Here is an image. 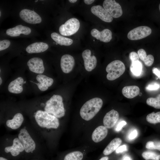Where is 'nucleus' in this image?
Wrapping results in <instances>:
<instances>
[{"mask_svg":"<svg viewBox=\"0 0 160 160\" xmlns=\"http://www.w3.org/2000/svg\"><path fill=\"white\" fill-rule=\"evenodd\" d=\"M103 105L102 99L98 97L91 99L85 103L81 107L80 114L86 121L92 119L99 111Z\"/></svg>","mask_w":160,"mask_h":160,"instance_id":"obj_1","label":"nucleus"},{"mask_svg":"<svg viewBox=\"0 0 160 160\" xmlns=\"http://www.w3.org/2000/svg\"><path fill=\"white\" fill-rule=\"evenodd\" d=\"M45 111L57 118L63 116L65 110L61 96L54 95L46 103L44 108Z\"/></svg>","mask_w":160,"mask_h":160,"instance_id":"obj_2","label":"nucleus"},{"mask_svg":"<svg viewBox=\"0 0 160 160\" xmlns=\"http://www.w3.org/2000/svg\"><path fill=\"white\" fill-rule=\"evenodd\" d=\"M35 118L38 125L42 128L57 129L59 125L57 118L45 111H37Z\"/></svg>","mask_w":160,"mask_h":160,"instance_id":"obj_3","label":"nucleus"},{"mask_svg":"<svg viewBox=\"0 0 160 160\" xmlns=\"http://www.w3.org/2000/svg\"><path fill=\"white\" fill-rule=\"evenodd\" d=\"M125 70V65L121 61L119 60L113 61L106 67V71L108 73L106 78L109 80H114L122 75Z\"/></svg>","mask_w":160,"mask_h":160,"instance_id":"obj_4","label":"nucleus"},{"mask_svg":"<svg viewBox=\"0 0 160 160\" xmlns=\"http://www.w3.org/2000/svg\"><path fill=\"white\" fill-rule=\"evenodd\" d=\"M80 26L79 21L76 18H72L66 21L64 24L59 28V31L61 34L68 36L76 33Z\"/></svg>","mask_w":160,"mask_h":160,"instance_id":"obj_5","label":"nucleus"},{"mask_svg":"<svg viewBox=\"0 0 160 160\" xmlns=\"http://www.w3.org/2000/svg\"><path fill=\"white\" fill-rule=\"evenodd\" d=\"M18 138L26 152H32L35 150V142L25 129H22L20 130Z\"/></svg>","mask_w":160,"mask_h":160,"instance_id":"obj_6","label":"nucleus"},{"mask_svg":"<svg viewBox=\"0 0 160 160\" xmlns=\"http://www.w3.org/2000/svg\"><path fill=\"white\" fill-rule=\"evenodd\" d=\"M151 29L149 27L140 26L130 31L127 34V37L130 40H138L148 36L151 33Z\"/></svg>","mask_w":160,"mask_h":160,"instance_id":"obj_7","label":"nucleus"},{"mask_svg":"<svg viewBox=\"0 0 160 160\" xmlns=\"http://www.w3.org/2000/svg\"><path fill=\"white\" fill-rule=\"evenodd\" d=\"M103 6L112 17L118 18L122 14L123 12L121 6L114 0H104L103 3Z\"/></svg>","mask_w":160,"mask_h":160,"instance_id":"obj_8","label":"nucleus"},{"mask_svg":"<svg viewBox=\"0 0 160 160\" xmlns=\"http://www.w3.org/2000/svg\"><path fill=\"white\" fill-rule=\"evenodd\" d=\"M20 18L24 21L29 23L36 24L41 21V17L36 12L27 9H24L20 12Z\"/></svg>","mask_w":160,"mask_h":160,"instance_id":"obj_9","label":"nucleus"},{"mask_svg":"<svg viewBox=\"0 0 160 160\" xmlns=\"http://www.w3.org/2000/svg\"><path fill=\"white\" fill-rule=\"evenodd\" d=\"M91 51L89 49L84 50L82 54L86 70L89 72L92 71L96 67L97 63L96 57L91 56Z\"/></svg>","mask_w":160,"mask_h":160,"instance_id":"obj_10","label":"nucleus"},{"mask_svg":"<svg viewBox=\"0 0 160 160\" xmlns=\"http://www.w3.org/2000/svg\"><path fill=\"white\" fill-rule=\"evenodd\" d=\"M92 13L102 21L107 23L111 22L112 16L104 8L100 5L94 6L91 8Z\"/></svg>","mask_w":160,"mask_h":160,"instance_id":"obj_11","label":"nucleus"},{"mask_svg":"<svg viewBox=\"0 0 160 160\" xmlns=\"http://www.w3.org/2000/svg\"><path fill=\"white\" fill-rule=\"evenodd\" d=\"M27 65L31 71L36 73L42 74L45 70L43 61L39 57L31 58L28 61Z\"/></svg>","mask_w":160,"mask_h":160,"instance_id":"obj_12","label":"nucleus"},{"mask_svg":"<svg viewBox=\"0 0 160 160\" xmlns=\"http://www.w3.org/2000/svg\"><path fill=\"white\" fill-rule=\"evenodd\" d=\"M74 58L71 55L65 54L63 55L60 60V67L63 72L65 73H70L75 65Z\"/></svg>","mask_w":160,"mask_h":160,"instance_id":"obj_13","label":"nucleus"},{"mask_svg":"<svg viewBox=\"0 0 160 160\" xmlns=\"http://www.w3.org/2000/svg\"><path fill=\"white\" fill-rule=\"evenodd\" d=\"M91 34L97 39L104 42H108L112 39V33L108 29H105L100 31L94 28L91 31Z\"/></svg>","mask_w":160,"mask_h":160,"instance_id":"obj_14","label":"nucleus"},{"mask_svg":"<svg viewBox=\"0 0 160 160\" xmlns=\"http://www.w3.org/2000/svg\"><path fill=\"white\" fill-rule=\"evenodd\" d=\"M119 113L116 111L112 109L107 113L103 119L104 126L106 128L113 127L117 122L119 118Z\"/></svg>","mask_w":160,"mask_h":160,"instance_id":"obj_15","label":"nucleus"},{"mask_svg":"<svg viewBox=\"0 0 160 160\" xmlns=\"http://www.w3.org/2000/svg\"><path fill=\"white\" fill-rule=\"evenodd\" d=\"M36 79L38 83H35L39 89L42 91L47 90L48 88L51 86L54 82L53 79L47 76L39 74L36 76Z\"/></svg>","mask_w":160,"mask_h":160,"instance_id":"obj_16","label":"nucleus"},{"mask_svg":"<svg viewBox=\"0 0 160 160\" xmlns=\"http://www.w3.org/2000/svg\"><path fill=\"white\" fill-rule=\"evenodd\" d=\"M24 83L23 78L18 77L9 83L8 87V90L10 92L12 93H20L23 90V85Z\"/></svg>","mask_w":160,"mask_h":160,"instance_id":"obj_17","label":"nucleus"},{"mask_svg":"<svg viewBox=\"0 0 160 160\" xmlns=\"http://www.w3.org/2000/svg\"><path fill=\"white\" fill-rule=\"evenodd\" d=\"M31 32V30L29 27L20 25L8 29L6 31V33L11 36L16 37L19 36L21 34L28 35Z\"/></svg>","mask_w":160,"mask_h":160,"instance_id":"obj_18","label":"nucleus"},{"mask_svg":"<svg viewBox=\"0 0 160 160\" xmlns=\"http://www.w3.org/2000/svg\"><path fill=\"white\" fill-rule=\"evenodd\" d=\"M24 150L23 147L18 138L14 139L12 145L7 147L4 148L6 153L10 152L12 155L14 156H17L20 152L23 151Z\"/></svg>","mask_w":160,"mask_h":160,"instance_id":"obj_19","label":"nucleus"},{"mask_svg":"<svg viewBox=\"0 0 160 160\" xmlns=\"http://www.w3.org/2000/svg\"><path fill=\"white\" fill-rule=\"evenodd\" d=\"M108 133L107 128L104 126H99L93 131L92 135V139L94 142L98 143L103 140Z\"/></svg>","mask_w":160,"mask_h":160,"instance_id":"obj_20","label":"nucleus"},{"mask_svg":"<svg viewBox=\"0 0 160 160\" xmlns=\"http://www.w3.org/2000/svg\"><path fill=\"white\" fill-rule=\"evenodd\" d=\"M48 47V45L46 43L36 42L27 46L26 51L29 53H39L45 51Z\"/></svg>","mask_w":160,"mask_h":160,"instance_id":"obj_21","label":"nucleus"},{"mask_svg":"<svg viewBox=\"0 0 160 160\" xmlns=\"http://www.w3.org/2000/svg\"><path fill=\"white\" fill-rule=\"evenodd\" d=\"M23 120L24 118L22 114L20 113H17L14 116L12 119L8 120L6 124L9 127L16 129L20 127Z\"/></svg>","mask_w":160,"mask_h":160,"instance_id":"obj_22","label":"nucleus"},{"mask_svg":"<svg viewBox=\"0 0 160 160\" xmlns=\"http://www.w3.org/2000/svg\"><path fill=\"white\" fill-rule=\"evenodd\" d=\"M123 95L127 98L131 99L138 95L140 93L139 87L136 86H129L124 87L122 89Z\"/></svg>","mask_w":160,"mask_h":160,"instance_id":"obj_23","label":"nucleus"},{"mask_svg":"<svg viewBox=\"0 0 160 160\" xmlns=\"http://www.w3.org/2000/svg\"><path fill=\"white\" fill-rule=\"evenodd\" d=\"M122 143L121 140L119 138L116 137L111 140L103 151L104 155L107 156L112 153L116 150Z\"/></svg>","mask_w":160,"mask_h":160,"instance_id":"obj_24","label":"nucleus"},{"mask_svg":"<svg viewBox=\"0 0 160 160\" xmlns=\"http://www.w3.org/2000/svg\"><path fill=\"white\" fill-rule=\"evenodd\" d=\"M51 36L56 43L60 45L70 46L73 43L72 39L63 36L56 32L52 33Z\"/></svg>","mask_w":160,"mask_h":160,"instance_id":"obj_25","label":"nucleus"},{"mask_svg":"<svg viewBox=\"0 0 160 160\" xmlns=\"http://www.w3.org/2000/svg\"><path fill=\"white\" fill-rule=\"evenodd\" d=\"M137 54L139 58L147 66H151L153 63L154 58L151 55H147L145 51L143 49H139L137 51Z\"/></svg>","mask_w":160,"mask_h":160,"instance_id":"obj_26","label":"nucleus"},{"mask_svg":"<svg viewBox=\"0 0 160 160\" xmlns=\"http://www.w3.org/2000/svg\"><path fill=\"white\" fill-rule=\"evenodd\" d=\"M130 69L133 74L136 76L139 75L142 71V64L139 61L132 62Z\"/></svg>","mask_w":160,"mask_h":160,"instance_id":"obj_27","label":"nucleus"},{"mask_svg":"<svg viewBox=\"0 0 160 160\" xmlns=\"http://www.w3.org/2000/svg\"><path fill=\"white\" fill-rule=\"evenodd\" d=\"M148 122L153 124L160 123V111L156 113L153 112L148 114L146 117Z\"/></svg>","mask_w":160,"mask_h":160,"instance_id":"obj_28","label":"nucleus"},{"mask_svg":"<svg viewBox=\"0 0 160 160\" xmlns=\"http://www.w3.org/2000/svg\"><path fill=\"white\" fill-rule=\"evenodd\" d=\"M142 156L145 160H160V154L152 151H144L142 153Z\"/></svg>","mask_w":160,"mask_h":160,"instance_id":"obj_29","label":"nucleus"},{"mask_svg":"<svg viewBox=\"0 0 160 160\" xmlns=\"http://www.w3.org/2000/svg\"><path fill=\"white\" fill-rule=\"evenodd\" d=\"M83 154L80 151H74L67 154L65 157L64 160H82Z\"/></svg>","mask_w":160,"mask_h":160,"instance_id":"obj_30","label":"nucleus"},{"mask_svg":"<svg viewBox=\"0 0 160 160\" xmlns=\"http://www.w3.org/2000/svg\"><path fill=\"white\" fill-rule=\"evenodd\" d=\"M147 104L158 109H160V94L155 98L149 97L146 100Z\"/></svg>","mask_w":160,"mask_h":160,"instance_id":"obj_31","label":"nucleus"},{"mask_svg":"<svg viewBox=\"0 0 160 160\" xmlns=\"http://www.w3.org/2000/svg\"><path fill=\"white\" fill-rule=\"evenodd\" d=\"M146 148L149 149H156L160 151V141H149L145 145Z\"/></svg>","mask_w":160,"mask_h":160,"instance_id":"obj_32","label":"nucleus"},{"mask_svg":"<svg viewBox=\"0 0 160 160\" xmlns=\"http://www.w3.org/2000/svg\"><path fill=\"white\" fill-rule=\"evenodd\" d=\"M10 44V42L8 40H4L0 41V51L8 48Z\"/></svg>","mask_w":160,"mask_h":160,"instance_id":"obj_33","label":"nucleus"},{"mask_svg":"<svg viewBox=\"0 0 160 160\" xmlns=\"http://www.w3.org/2000/svg\"><path fill=\"white\" fill-rule=\"evenodd\" d=\"M160 87V85L156 82H154L148 85L146 87V89L149 90H155L158 89Z\"/></svg>","mask_w":160,"mask_h":160,"instance_id":"obj_34","label":"nucleus"},{"mask_svg":"<svg viewBox=\"0 0 160 160\" xmlns=\"http://www.w3.org/2000/svg\"><path fill=\"white\" fill-rule=\"evenodd\" d=\"M129 57L132 62L139 61V57L137 53L134 52H131L129 54Z\"/></svg>","mask_w":160,"mask_h":160,"instance_id":"obj_35","label":"nucleus"},{"mask_svg":"<svg viewBox=\"0 0 160 160\" xmlns=\"http://www.w3.org/2000/svg\"><path fill=\"white\" fill-rule=\"evenodd\" d=\"M137 135V130L134 129L132 130L129 135V139L132 140L136 137Z\"/></svg>","mask_w":160,"mask_h":160,"instance_id":"obj_36","label":"nucleus"},{"mask_svg":"<svg viewBox=\"0 0 160 160\" xmlns=\"http://www.w3.org/2000/svg\"><path fill=\"white\" fill-rule=\"evenodd\" d=\"M127 124L126 122L124 121H122L119 122L117 125L116 130L117 131H120L122 129L123 126L126 125Z\"/></svg>","mask_w":160,"mask_h":160,"instance_id":"obj_37","label":"nucleus"},{"mask_svg":"<svg viewBox=\"0 0 160 160\" xmlns=\"http://www.w3.org/2000/svg\"><path fill=\"white\" fill-rule=\"evenodd\" d=\"M127 150V146L126 145H124L119 147L116 149V152L117 153L122 152L124 151Z\"/></svg>","mask_w":160,"mask_h":160,"instance_id":"obj_38","label":"nucleus"},{"mask_svg":"<svg viewBox=\"0 0 160 160\" xmlns=\"http://www.w3.org/2000/svg\"><path fill=\"white\" fill-rule=\"evenodd\" d=\"M152 72L160 79V70L156 68H154L152 69Z\"/></svg>","mask_w":160,"mask_h":160,"instance_id":"obj_39","label":"nucleus"},{"mask_svg":"<svg viewBox=\"0 0 160 160\" xmlns=\"http://www.w3.org/2000/svg\"><path fill=\"white\" fill-rule=\"evenodd\" d=\"M84 3L87 5H89L92 4L94 1V0H84Z\"/></svg>","mask_w":160,"mask_h":160,"instance_id":"obj_40","label":"nucleus"},{"mask_svg":"<svg viewBox=\"0 0 160 160\" xmlns=\"http://www.w3.org/2000/svg\"><path fill=\"white\" fill-rule=\"evenodd\" d=\"M122 160H131V159L129 157L126 156L123 157Z\"/></svg>","mask_w":160,"mask_h":160,"instance_id":"obj_41","label":"nucleus"},{"mask_svg":"<svg viewBox=\"0 0 160 160\" xmlns=\"http://www.w3.org/2000/svg\"><path fill=\"white\" fill-rule=\"evenodd\" d=\"M108 156H105L102 157L99 160H108Z\"/></svg>","mask_w":160,"mask_h":160,"instance_id":"obj_42","label":"nucleus"},{"mask_svg":"<svg viewBox=\"0 0 160 160\" xmlns=\"http://www.w3.org/2000/svg\"><path fill=\"white\" fill-rule=\"evenodd\" d=\"M68 1L71 3H73L76 2L77 0H69Z\"/></svg>","mask_w":160,"mask_h":160,"instance_id":"obj_43","label":"nucleus"},{"mask_svg":"<svg viewBox=\"0 0 160 160\" xmlns=\"http://www.w3.org/2000/svg\"><path fill=\"white\" fill-rule=\"evenodd\" d=\"M0 160H7L4 158L1 157H0Z\"/></svg>","mask_w":160,"mask_h":160,"instance_id":"obj_44","label":"nucleus"},{"mask_svg":"<svg viewBox=\"0 0 160 160\" xmlns=\"http://www.w3.org/2000/svg\"><path fill=\"white\" fill-rule=\"evenodd\" d=\"M2 82V80L1 77H0V85H1Z\"/></svg>","mask_w":160,"mask_h":160,"instance_id":"obj_45","label":"nucleus"},{"mask_svg":"<svg viewBox=\"0 0 160 160\" xmlns=\"http://www.w3.org/2000/svg\"><path fill=\"white\" fill-rule=\"evenodd\" d=\"M139 96H141L142 95V93L141 92H140L138 95Z\"/></svg>","mask_w":160,"mask_h":160,"instance_id":"obj_46","label":"nucleus"},{"mask_svg":"<svg viewBox=\"0 0 160 160\" xmlns=\"http://www.w3.org/2000/svg\"><path fill=\"white\" fill-rule=\"evenodd\" d=\"M159 10H160V4H159Z\"/></svg>","mask_w":160,"mask_h":160,"instance_id":"obj_47","label":"nucleus"},{"mask_svg":"<svg viewBox=\"0 0 160 160\" xmlns=\"http://www.w3.org/2000/svg\"><path fill=\"white\" fill-rule=\"evenodd\" d=\"M1 11H0V16H1Z\"/></svg>","mask_w":160,"mask_h":160,"instance_id":"obj_48","label":"nucleus"},{"mask_svg":"<svg viewBox=\"0 0 160 160\" xmlns=\"http://www.w3.org/2000/svg\"><path fill=\"white\" fill-rule=\"evenodd\" d=\"M38 0H35V2H37V1Z\"/></svg>","mask_w":160,"mask_h":160,"instance_id":"obj_49","label":"nucleus"}]
</instances>
